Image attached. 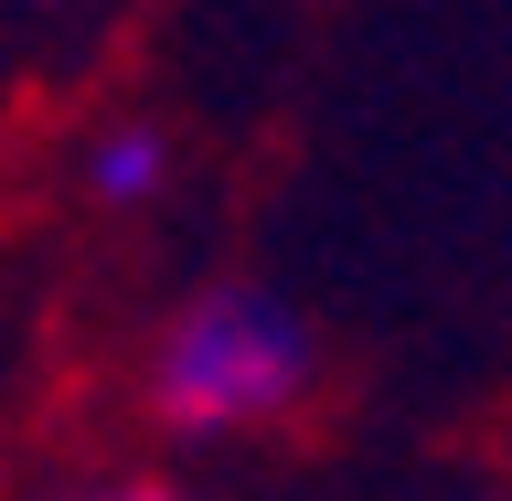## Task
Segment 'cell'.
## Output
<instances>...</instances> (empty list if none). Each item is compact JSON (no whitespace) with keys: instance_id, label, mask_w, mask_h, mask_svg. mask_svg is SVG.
Returning <instances> with one entry per match:
<instances>
[{"instance_id":"1","label":"cell","mask_w":512,"mask_h":501,"mask_svg":"<svg viewBox=\"0 0 512 501\" xmlns=\"http://www.w3.org/2000/svg\"><path fill=\"white\" fill-rule=\"evenodd\" d=\"M320 395V331L267 278H214L171 299L139 352V406L171 448H246L299 427Z\"/></svg>"},{"instance_id":"2","label":"cell","mask_w":512,"mask_h":501,"mask_svg":"<svg viewBox=\"0 0 512 501\" xmlns=\"http://www.w3.org/2000/svg\"><path fill=\"white\" fill-rule=\"evenodd\" d=\"M64 182H75V203L107 224L150 214V203H171V182H182V139L160 118H139V107H118V118H86L75 139H64Z\"/></svg>"},{"instance_id":"3","label":"cell","mask_w":512,"mask_h":501,"mask_svg":"<svg viewBox=\"0 0 512 501\" xmlns=\"http://www.w3.org/2000/svg\"><path fill=\"white\" fill-rule=\"evenodd\" d=\"M128 22V0H11V43L22 75H75V64Z\"/></svg>"},{"instance_id":"4","label":"cell","mask_w":512,"mask_h":501,"mask_svg":"<svg viewBox=\"0 0 512 501\" xmlns=\"http://www.w3.org/2000/svg\"><path fill=\"white\" fill-rule=\"evenodd\" d=\"M43 501H192L171 470H86V480H64V491H43Z\"/></svg>"}]
</instances>
